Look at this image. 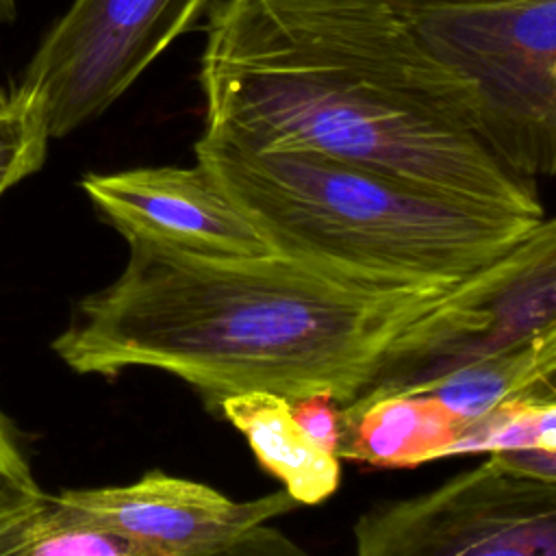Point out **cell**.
<instances>
[{
    "label": "cell",
    "instance_id": "cell-6",
    "mask_svg": "<svg viewBox=\"0 0 556 556\" xmlns=\"http://www.w3.org/2000/svg\"><path fill=\"white\" fill-rule=\"evenodd\" d=\"M354 556H556V480L489 454L426 493L365 510Z\"/></svg>",
    "mask_w": 556,
    "mask_h": 556
},
{
    "label": "cell",
    "instance_id": "cell-14",
    "mask_svg": "<svg viewBox=\"0 0 556 556\" xmlns=\"http://www.w3.org/2000/svg\"><path fill=\"white\" fill-rule=\"evenodd\" d=\"M43 497L24 454L0 413V526L33 510Z\"/></svg>",
    "mask_w": 556,
    "mask_h": 556
},
{
    "label": "cell",
    "instance_id": "cell-10",
    "mask_svg": "<svg viewBox=\"0 0 556 556\" xmlns=\"http://www.w3.org/2000/svg\"><path fill=\"white\" fill-rule=\"evenodd\" d=\"M215 408L245 437L256 460L298 504H319L337 491L339 456L295 421L289 400L269 391H245L222 397Z\"/></svg>",
    "mask_w": 556,
    "mask_h": 556
},
{
    "label": "cell",
    "instance_id": "cell-9",
    "mask_svg": "<svg viewBox=\"0 0 556 556\" xmlns=\"http://www.w3.org/2000/svg\"><path fill=\"white\" fill-rule=\"evenodd\" d=\"M339 460L415 467L447 458L465 426L428 393H391L339 408Z\"/></svg>",
    "mask_w": 556,
    "mask_h": 556
},
{
    "label": "cell",
    "instance_id": "cell-18",
    "mask_svg": "<svg viewBox=\"0 0 556 556\" xmlns=\"http://www.w3.org/2000/svg\"><path fill=\"white\" fill-rule=\"evenodd\" d=\"M400 15H410L428 9H439V7H454V4H471V2H484V0H374Z\"/></svg>",
    "mask_w": 556,
    "mask_h": 556
},
{
    "label": "cell",
    "instance_id": "cell-8",
    "mask_svg": "<svg viewBox=\"0 0 556 556\" xmlns=\"http://www.w3.org/2000/svg\"><path fill=\"white\" fill-rule=\"evenodd\" d=\"M98 215L126 243L200 256H258L269 248L248 217L195 167H135L80 180Z\"/></svg>",
    "mask_w": 556,
    "mask_h": 556
},
{
    "label": "cell",
    "instance_id": "cell-19",
    "mask_svg": "<svg viewBox=\"0 0 556 556\" xmlns=\"http://www.w3.org/2000/svg\"><path fill=\"white\" fill-rule=\"evenodd\" d=\"M15 17V0H0V26Z\"/></svg>",
    "mask_w": 556,
    "mask_h": 556
},
{
    "label": "cell",
    "instance_id": "cell-11",
    "mask_svg": "<svg viewBox=\"0 0 556 556\" xmlns=\"http://www.w3.org/2000/svg\"><path fill=\"white\" fill-rule=\"evenodd\" d=\"M556 326L526 343L471 361L428 384L432 395L465 428L508 400L556 397Z\"/></svg>",
    "mask_w": 556,
    "mask_h": 556
},
{
    "label": "cell",
    "instance_id": "cell-7",
    "mask_svg": "<svg viewBox=\"0 0 556 556\" xmlns=\"http://www.w3.org/2000/svg\"><path fill=\"white\" fill-rule=\"evenodd\" d=\"M208 0H74L20 83L50 139L102 115L206 11Z\"/></svg>",
    "mask_w": 556,
    "mask_h": 556
},
{
    "label": "cell",
    "instance_id": "cell-3",
    "mask_svg": "<svg viewBox=\"0 0 556 556\" xmlns=\"http://www.w3.org/2000/svg\"><path fill=\"white\" fill-rule=\"evenodd\" d=\"M193 152L269 252L369 278L463 280L541 222L311 150H250L200 135Z\"/></svg>",
    "mask_w": 556,
    "mask_h": 556
},
{
    "label": "cell",
    "instance_id": "cell-13",
    "mask_svg": "<svg viewBox=\"0 0 556 556\" xmlns=\"http://www.w3.org/2000/svg\"><path fill=\"white\" fill-rule=\"evenodd\" d=\"M48 141V122L37 98L22 87L11 96L0 93V195L43 165Z\"/></svg>",
    "mask_w": 556,
    "mask_h": 556
},
{
    "label": "cell",
    "instance_id": "cell-16",
    "mask_svg": "<svg viewBox=\"0 0 556 556\" xmlns=\"http://www.w3.org/2000/svg\"><path fill=\"white\" fill-rule=\"evenodd\" d=\"M295 421L328 452L337 454L339 447V404L328 393H315L289 402Z\"/></svg>",
    "mask_w": 556,
    "mask_h": 556
},
{
    "label": "cell",
    "instance_id": "cell-5",
    "mask_svg": "<svg viewBox=\"0 0 556 556\" xmlns=\"http://www.w3.org/2000/svg\"><path fill=\"white\" fill-rule=\"evenodd\" d=\"M556 326V222L543 217L517 245L463 278L387 350L343 408L421 393L445 374ZM341 408V410H343Z\"/></svg>",
    "mask_w": 556,
    "mask_h": 556
},
{
    "label": "cell",
    "instance_id": "cell-2",
    "mask_svg": "<svg viewBox=\"0 0 556 556\" xmlns=\"http://www.w3.org/2000/svg\"><path fill=\"white\" fill-rule=\"evenodd\" d=\"M128 263L54 339L76 374L152 367L226 395L328 393L348 406L391 343L460 282H395L282 256L128 243Z\"/></svg>",
    "mask_w": 556,
    "mask_h": 556
},
{
    "label": "cell",
    "instance_id": "cell-12",
    "mask_svg": "<svg viewBox=\"0 0 556 556\" xmlns=\"http://www.w3.org/2000/svg\"><path fill=\"white\" fill-rule=\"evenodd\" d=\"M502 450H543L556 454V397L508 400L469 424L447 456Z\"/></svg>",
    "mask_w": 556,
    "mask_h": 556
},
{
    "label": "cell",
    "instance_id": "cell-1",
    "mask_svg": "<svg viewBox=\"0 0 556 556\" xmlns=\"http://www.w3.org/2000/svg\"><path fill=\"white\" fill-rule=\"evenodd\" d=\"M202 137L311 150L437 195L534 219V180L478 137L471 87L374 0H208Z\"/></svg>",
    "mask_w": 556,
    "mask_h": 556
},
{
    "label": "cell",
    "instance_id": "cell-17",
    "mask_svg": "<svg viewBox=\"0 0 556 556\" xmlns=\"http://www.w3.org/2000/svg\"><path fill=\"white\" fill-rule=\"evenodd\" d=\"M208 556H308L295 543H291L280 530L258 523L241 534L230 545Z\"/></svg>",
    "mask_w": 556,
    "mask_h": 556
},
{
    "label": "cell",
    "instance_id": "cell-4",
    "mask_svg": "<svg viewBox=\"0 0 556 556\" xmlns=\"http://www.w3.org/2000/svg\"><path fill=\"white\" fill-rule=\"evenodd\" d=\"M469 87L478 137L513 174L556 172V0H484L404 15Z\"/></svg>",
    "mask_w": 556,
    "mask_h": 556
},
{
    "label": "cell",
    "instance_id": "cell-15",
    "mask_svg": "<svg viewBox=\"0 0 556 556\" xmlns=\"http://www.w3.org/2000/svg\"><path fill=\"white\" fill-rule=\"evenodd\" d=\"M22 556H130L128 545L96 530H61L30 543Z\"/></svg>",
    "mask_w": 556,
    "mask_h": 556
}]
</instances>
